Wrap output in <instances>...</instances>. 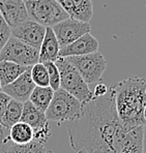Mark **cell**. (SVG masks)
I'll use <instances>...</instances> for the list:
<instances>
[{"label":"cell","instance_id":"obj_23","mask_svg":"<svg viewBox=\"0 0 146 153\" xmlns=\"http://www.w3.org/2000/svg\"><path fill=\"white\" fill-rule=\"evenodd\" d=\"M12 36V28L7 24L1 13H0V52L7 42L8 38Z\"/></svg>","mask_w":146,"mask_h":153},{"label":"cell","instance_id":"obj_5","mask_svg":"<svg viewBox=\"0 0 146 153\" xmlns=\"http://www.w3.org/2000/svg\"><path fill=\"white\" fill-rule=\"evenodd\" d=\"M25 4L29 19L46 28L53 27L69 18L66 10L55 0H30L26 1Z\"/></svg>","mask_w":146,"mask_h":153},{"label":"cell","instance_id":"obj_3","mask_svg":"<svg viewBox=\"0 0 146 153\" xmlns=\"http://www.w3.org/2000/svg\"><path fill=\"white\" fill-rule=\"evenodd\" d=\"M83 105L78 98L62 88L54 91L53 98L45 112L48 121L71 122L79 119L82 114Z\"/></svg>","mask_w":146,"mask_h":153},{"label":"cell","instance_id":"obj_4","mask_svg":"<svg viewBox=\"0 0 146 153\" xmlns=\"http://www.w3.org/2000/svg\"><path fill=\"white\" fill-rule=\"evenodd\" d=\"M55 63L60 71V88L78 98L82 105L92 100L93 92L89 89L88 84L66 57H59Z\"/></svg>","mask_w":146,"mask_h":153},{"label":"cell","instance_id":"obj_7","mask_svg":"<svg viewBox=\"0 0 146 153\" xmlns=\"http://www.w3.org/2000/svg\"><path fill=\"white\" fill-rule=\"evenodd\" d=\"M39 51L18 38L10 36L0 52V61L15 62L23 66H33L39 62Z\"/></svg>","mask_w":146,"mask_h":153},{"label":"cell","instance_id":"obj_2","mask_svg":"<svg viewBox=\"0 0 146 153\" xmlns=\"http://www.w3.org/2000/svg\"><path fill=\"white\" fill-rule=\"evenodd\" d=\"M115 105L120 123L125 129L144 126V105L146 102V80L131 76L113 84Z\"/></svg>","mask_w":146,"mask_h":153},{"label":"cell","instance_id":"obj_11","mask_svg":"<svg viewBox=\"0 0 146 153\" xmlns=\"http://www.w3.org/2000/svg\"><path fill=\"white\" fill-rule=\"evenodd\" d=\"M35 88V84L33 83L30 75V68L23 73L17 80L13 83L6 85L2 88V91L10 96L13 100H17L19 102H28L30 94L32 93L33 89Z\"/></svg>","mask_w":146,"mask_h":153},{"label":"cell","instance_id":"obj_16","mask_svg":"<svg viewBox=\"0 0 146 153\" xmlns=\"http://www.w3.org/2000/svg\"><path fill=\"white\" fill-rule=\"evenodd\" d=\"M29 68L31 67L23 66L15 62L5 61V60L0 61V86L1 88L13 83Z\"/></svg>","mask_w":146,"mask_h":153},{"label":"cell","instance_id":"obj_31","mask_svg":"<svg viewBox=\"0 0 146 153\" xmlns=\"http://www.w3.org/2000/svg\"><path fill=\"white\" fill-rule=\"evenodd\" d=\"M1 90H2V88H1V86H0V91H1Z\"/></svg>","mask_w":146,"mask_h":153},{"label":"cell","instance_id":"obj_20","mask_svg":"<svg viewBox=\"0 0 146 153\" xmlns=\"http://www.w3.org/2000/svg\"><path fill=\"white\" fill-rule=\"evenodd\" d=\"M54 95V90L50 86L39 87L35 86L32 93L30 94L29 102L35 105L42 112H46Z\"/></svg>","mask_w":146,"mask_h":153},{"label":"cell","instance_id":"obj_1","mask_svg":"<svg viewBox=\"0 0 146 153\" xmlns=\"http://www.w3.org/2000/svg\"><path fill=\"white\" fill-rule=\"evenodd\" d=\"M144 126L125 129L115 105L113 85L105 95L84 103L79 119L67 122L71 147L89 153H143Z\"/></svg>","mask_w":146,"mask_h":153},{"label":"cell","instance_id":"obj_6","mask_svg":"<svg viewBox=\"0 0 146 153\" xmlns=\"http://www.w3.org/2000/svg\"><path fill=\"white\" fill-rule=\"evenodd\" d=\"M66 58L69 63L77 68L87 84L98 82L107 68L106 59L98 51L87 55L71 56Z\"/></svg>","mask_w":146,"mask_h":153},{"label":"cell","instance_id":"obj_8","mask_svg":"<svg viewBox=\"0 0 146 153\" xmlns=\"http://www.w3.org/2000/svg\"><path fill=\"white\" fill-rule=\"evenodd\" d=\"M60 49L72 44L86 33H90L91 26L87 22H82L74 18H67L52 27Z\"/></svg>","mask_w":146,"mask_h":153},{"label":"cell","instance_id":"obj_19","mask_svg":"<svg viewBox=\"0 0 146 153\" xmlns=\"http://www.w3.org/2000/svg\"><path fill=\"white\" fill-rule=\"evenodd\" d=\"M23 105L24 102L12 98L7 108H6L5 113L2 117L0 125H2L6 129H10L13 124L20 122L22 117V112H23Z\"/></svg>","mask_w":146,"mask_h":153},{"label":"cell","instance_id":"obj_24","mask_svg":"<svg viewBox=\"0 0 146 153\" xmlns=\"http://www.w3.org/2000/svg\"><path fill=\"white\" fill-rule=\"evenodd\" d=\"M10 100H12L10 96H8L6 93H4L2 90L0 91V122H1V119L3 117L4 113H5L6 108H7Z\"/></svg>","mask_w":146,"mask_h":153},{"label":"cell","instance_id":"obj_21","mask_svg":"<svg viewBox=\"0 0 146 153\" xmlns=\"http://www.w3.org/2000/svg\"><path fill=\"white\" fill-rule=\"evenodd\" d=\"M30 75L35 86L48 87L50 86V79L46 66L42 62H37L30 68Z\"/></svg>","mask_w":146,"mask_h":153},{"label":"cell","instance_id":"obj_12","mask_svg":"<svg viewBox=\"0 0 146 153\" xmlns=\"http://www.w3.org/2000/svg\"><path fill=\"white\" fill-rule=\"evenodd\" d=\"M100 42L90 33H86L72 44L60 49L59 57H71V56H82L95 53L98 51Z\"/></svg>","mask_w":146,"mask_h":153},{"label":"cell","instance_id":"obj_15","mask_svg":"<svg viewBox=\"0 0 146 153\" xmlns=\"http://www.w3.org/2000/svg\"><path fill=\"white\" fill-rule=\"evenodd\" d=\"M21 121L30 125L33 128V131L34 132L49 126V121L46 117V114L37 109L29 100L24 102Z\"/></svg>","mask_w":146,"mask_h":153},{"label":"cell","instance_id":"obj_18","mask_svg":"<svg viewBox=\"0 0 146 153\" xmlns=\"http://www.w3.org/2000/svg\"><path fill=\"white\" fill-rule=\"evenodd\" d=\"M4 153H47L45 144L33 139L26 144H15L10 141L6 136Z\"/></svg>","mask_w":146,"mask_h":153},{"label":"cell","instance_id":"obj_25","mask_svg":"<svg viewBox=\"0 0 146 153\" xmlns=\"http://www.w3.org/2000/svg\"><path fill=\"white\" fill-rule=\"evenodd\" d=\"M109 88L104 84V83H98V85H95L93 90V96L95 97H98V96H103L108 92Z\"/></svg>","mask_w":146,"mask_h":153},{"label":"cell","instance_id":"obj_13","mask_svg":"<svg viewBox=\"0 0 146 153\" xmlns=\"http://www.w3.org/2000/svg\"><path fill=\"white\" fill-rule=\"evenodd\" d=\"M71 18L89 23L93 16L91 0H55Z\"/></svg>","mask_w":146,"mask_h":153},{"label":"cell","instance_id":"obj_14","mask_svg":"<svg viewBox=\"0 0 146 153\" xmlns=\"http://www.w3.org/2000/svg\"><path fill=\"white\" fill-rule=\"evenodd\" d=\"M59 51L60 47L52 27H47L46 34H45L42 47L39 49V62H42V63L47 61L55 62L59 58Z\"/></svg>","mask_w":146,"mask_h":153},{"label":"cell","instance_id":"obj_27","mask_svg":"<svg viewBox=\"0 0 146 153\" xmlns=\"http://www.w3.org/2000/svg\"><path fill=\"white\" fill-rule=\"evenodd\" d=\"M143 153H146V124L144 125V131H143Z\"/></svg>","mask_w":146,"mask_h":153},{"label":"cell","instance_id":"obj_29","mask_svg":"<svg viewBox=\"0 0 146 153\" xmlns=\"http://www.w3.org/2000/svg\"><path fill=\"white\" fill-rule=\"evenodd\" d=\"M144 118L146 120V102H145V105H144Z\"/></svg>","mask_w":146,"mask_h":153},{"label":"cell","instance_id":"obj_28","mask_svg":"<svg viewBox=\"0 0 146 153\" xmlns=\"http://www.w3.org/2000/svg\"><path fill=\"white\" fill-rule=\"evenodd\" d=\"M77 153H89V152L86 151V150H80V151H77Z\"/></svg>","mask_w":146,"mask_h":153},{"label":"cell","instance_id":"obj_22","mask_svg":"<svg viewBox=\"0 0 146 153\" xmlns=\"http://www.w3.org/2000/svg\"><path fill=\"white\" fill-rule=\"evenodd\" d=\"M47 71L49 74V79H50V87L54 91L60 88V71L58 69L57 65L53 61L44 62Z\"/></svg>","mask_w":146,"mask_h":153},{"label":"cell","instance_id":"obj_9","mask_svg":"<svg viewBox=\"0 0 146 153\" xmlns=\"http://www.w3.org/2000/svg\"><path fill=\"white\" fill-rule=\"evenodd\" d=\"M46 27L28 19L24 23L12 28V36L39 51L46 34Z\"/></svg>","mask_w":146,"mask_h":153},{"label":"cell","instance_id":"obj_10","mask_svg":"<svg viewBox=\"0 0 146 153\" xmlns=\"http://www.w3.org/2000/svg\"><path fill=\"white\" fill-rule=\"evenodd\" d=\"M0 13L10 28L29 19L26 4L23 0H0Z\"/></svg>","mask_w":146,"mask_h":153},{"label":"cell","instance_id":"obj_17","mask_svg":"<svg viewBox=\"0 0 146 153\" xmlns=\"http://www.w3.org/2000/svg\"><path fill=\"white\" fill-rule=\"evenodd\" d=\"M7 139L15 144H26L34 139V131L29 124L20 121L8 129Z\"/></svg>","mask_w":146,"mask_h":153},{"label":"cell","instance_id":"obj_30","mask_svg":"<svg viewBox=\"0 0 146 153\" xmlns=\"http://www.w3.org/2000/svg\"><path fill=\"white\" fill-rule=\"evenodd\" d=\"M24 2H26V1H30V0H23Z\"/></svg>","mask_w":146,"mask_h":153},{"label":"cell","instance_id":"obj_26","mask_svg":"<svg viewBox=\"0 0 146 153\" xmlns=\"http://www.w3.org/2000/svg\"><path fill=\"white\" fill-rule=\"evenodd\" d=\"M6 128H4L2 125H0V153H4V145H5V139L6 136L4 134V130Z\"/></svg>","mask_w":146,"mask_h":153}]
</instances>
